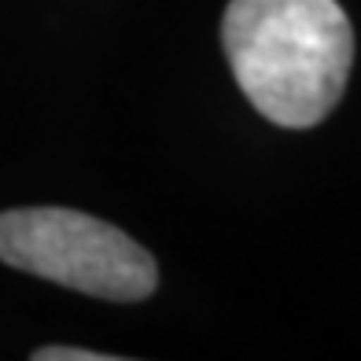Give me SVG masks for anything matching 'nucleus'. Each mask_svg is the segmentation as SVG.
I'll list each match as a JSON object with an SVG mask.
<instances>
[{
	"label": "nucleus",
	"mask_w": 361,
	"mask_h": 361,
	"mask_svg": "<svg viewBox=\"0 0 361 361\" xmlns=\"http://www.w3.org/2000/svg\"><path fill=\"white\" fill-rule=\"evenodd\" d=\"M221 44L240 92L284 129L328 118L354 63V30L336 0H228Z\"/></svg>",
	"instance_id": "1"
},
{
	"label": "nucleus",
	"mask_w": 361,
	"mask_h": 361,
	"mask_svg": "<svg viewBox=\"0 0 361 361\" xmlns=\"http://www.w3.org/2000/svg\"><path fill=\"white\" fill-rule=\"evenodd\" d=\"M0 262L107 302H140L159 288V266L133 236L67 207L0 214Z\"/></svg>",
	"instance_id": "2"
},
{
	"label": "nucleus",
	"mask_w": 361,
	"mask_h": 361,
	"mask_svg": "<svg viewBox=\"0 0 361 361\" xmlns=\"http://www.w3.org/2000/svg\"><path fill=\"white\" fill-rule=\"evenodd\" d=\"M34 361H111L96 350H74V347H41L34 350Z\"/></svg>",
	"instance_id": "3"
}]
</instances>
